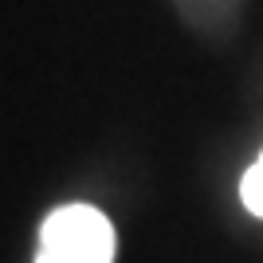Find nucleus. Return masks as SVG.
<instances>
[{"label": "nucleus", "instance_id": "1", "mask_svg": "<svg viewBox=\"0 0 263 263\" xmlns=\"http://www.w3.org/2000/svg\"><path fill=\"white\" fill-rule=\"evenodd\" d=\"M114 228L90 204H67L44 220L35 263H110Z\"/></svg>", "mask_w": 263, "mask_h": 263}, {"label": "nucleus", "instance_id": "2", "mask_svg": "<svg viewBox=\"0 0 263 263\" xmlns=\"http://www.w3.org/2000/svg\"><path fill=\"white\" fill-rule=\"evenodd\" d=\"M240 197H243V204H248L255 216H263V154L255 157V165L248 169V173H243Z\"/></svg>", "mask_w": 263, "mask_h": 263}]
</instances>
